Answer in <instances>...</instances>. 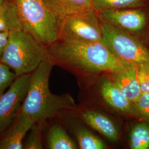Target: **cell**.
<instances>
[{
  "label": "cell",
  "instance_id": "cb8c5ba5",
  "mask_svg": "<svg viewBox=\"0 0 149 149\" xmlns=\"http://www.w3.org/2000/svg\"><path fill=\"white\" fill-rule=\"evenodd\" d=\"M8 0H0V8L2 7V6L3 5L6 1H7Z\"/></svg>",
  "mask_w": 149,
  "mask_h": 149
},
{
  "label": "cell",
  "instance_id": "2e32d148",
  "mask_svg": "<svg viewBox=\"0 0 149 149\" xmlns=\"http://www.w3.org/2000/svg\"><path fill=\"white\" fill-rule=\"evenodd\" d=\"M149 6V0H93V8L97 12Z\"/></svg>",
  "mask_w": 149,
  "mask_h": 149
},
{
  "label": "cell",
  "instance_id": "277c9868",
  "mask_svg": "<svg viewBox=\"0 0 149 149\" xmlns=\"http://www.w3.org/2000/svg\"><path fill=\"white\" fill-rule=\"evenodd\" d=\"M48 56L47 47L24 30H20L10 33L1 62L17 77L32 74Z\"/></svg>",
  "mask_w": 149,
  "mask_h": 149
},
{
  "label": "cell",
  "instance_id": "7a4b0ae2",
  "mask_svg": "<svg viewBox=\"0 0 149 149\" xmlns=\"http://www.w3.org/2000/svg\"><path fill=\"white\" fill-rule=\"evenodd\" d=\"M54 65L53 60L48 56L31 74L21 112L31 118L34 123H43L75 107L74 100L69 93L58 95L50 90L49 82Z\"/></svg>",
  "mask_w": 149,
  "mask_h": 149
},
{
  "label": "cell",
  "instance_id": "8fae6325",
  "mask_svg": "<svg viewBox=\"0 0 149 149\" xmlns=\"http://www.w3.org/2000/svg\"><path fill=\"white\" fill-rule=\"evenodd\" d=\"M100 92L103 100L113 108L123 113L138 117L132 102L124 96L111 79H107L103 82Z\"/></svg>",
  "mask_w": 149,
  "mask_h": 149
},
{
  "label": "cell",
  "instance_id": "ffe728a7",
  "mask_svg": "<svg viewBox=\"0 0 149 149\" xmlns=\"http://www.w3.org/2000/svg\"><path fill=\"white\" fill-rule=\"evenodd\" d=\"M132 104L138 117L149 123V93H142Z\"/></svg>",
  "mask_w": 149,
  "mask_h": 149
},
{
  "label": "cell",
  "instance_id": "30bf717a",
  "mask_svg": "<svg viewBox=\"0 0 149 149\" xmlns=\"http://www.w3.org/2000/svg\"><path fill=\"white\" fill-rule=\"evenodd\" d=\"M34 122L21 111L6 130L7 133L0 139V149H22L23 140Z\"/></svg>",
  "mask_w": 149,
  "mask_h": 149
},
{
  "label": "cell",
  "instance_id": "5b68a950",
  "mask_svg": "<svg viewBox=\"0 0 149 149\" xmlns=\"http://www.w3.org/2000/svg\"><path fill=\"white\" fill-rule=\"evenodd\" d=\"M101 20L102 42L117 58L138 65L149 64V48L141 38Z\"/></svg>",
  "mask_w": 149,
  "mask_h": 149
},
{
  "label": "cell",
  "instance_id": "603a6c76",
  "mask_svg": "<svg viewBox=\"0 0 149 149\" xmlns=\"http://www.w3.org/2000/svg\"><path fill=\"white\" fill-rule=\"evenodd\" d=\"M10 33V32L0 33V61L8 42Z\"/></svg>",
  "mask_w": 149,
  "mask_h": 149
},
{
  "label": "cell",
  "instance_id": "9c48e42d",
  "mask_svg": "<svg viewBox=\"0 0 149 149\" xmlns=\"http://www.w3.org/2000/svg\"><path fill=\"white\" fill-rule=\"evenodd\" d=\"M138 65L130 63L111 74V80L130 101H136L142 93L138 78Z\"/></svg>",
  "mask_w": 149,
  "mask_h": 149
},
{
  "label": "cell",
  "instance_id": "7402d4cb",
  "mask_svg": "<svg viewBox=\"0 0 149 149\" xmlns=\"http://www.w3.org/2000/svg\"><path fill=\"white\" fill-rule=\"evenodd\" d=\"M138 78L141 92L149 93V64L138 65Z\"/></svg>",
  "mask_w": 149,
  "mask_h": 149
},
{
  "label": "cell",
  "instance_id": "d6986e66",
  "mask_svg": "<svg viewBox=\"0 0 149 149\" xmlns=\"http://www.w3.org/2000/svg\"><path fill=\"white\" fill-rule=\"evenodd\" d=\"M42 123H36L29 130L30 133L26 141L23 144V148L25 149H43L42 139L41 124Z\"/></svg>",
  "mask_w": 149,
  "mask_h": 149
},
{
  "label": "cell",
  "instance_id": "44dd1931",
  "mask_svg": "<svg viewBox=\"0 0 149 149\" xmlns=\"http://www.w3.org/2000/svg\"><path fill=\"white\" fill-rule=\"evenodd\" d=\"M16 77L15 74L0 61V97L10 87Z\"/></svg>",
  "mask_w": 149,
  "mask_h": 149
},
{
  "label": "cell",
  "instance_id": "ac0fdd59",
  "mask_svg": "<svg viewBox=\"0 0 149 149\" xmlns=\"http://www.w3.org/2000/svg\"><path fill=\"white\" fill-rule=\"evenodd\" d=\"M79 147L81 149H104L107 146L101 139L85 128H80L76 132Z\"/></svg>",
  "mask_w": 149,
  "mask_h": 149
},
{
  "label": "cell",
  "instance_id": "8992f818",
  "mask_svg": "<svg viewBox=\"0 0 149 149\" xmlns=\"http://www.w3.org/2000/svg\"><path fill=\"white\" fill-rule=\"evenodd\" d=\"M59 33L62 40L102 42L101 18L93 8L66 16L60 19Z\"/></svg>",
  "mask_w": 149,
  "mask_h": 149
},
{
  "label": "cell",
  "instance_id": "e0dca14e",
  "mask_svg": "<svg viewBox=\"0 0 149 149\" xmlns=\"http://www.w3.org/2000/svg\"><path fill=\"white\" fill-rule=\"evenodd\" d=\"M130 147L132 149H149V123H138L130 133Z\"/></svg>",
  "mask_w": 149,
  "mask_h": 149
},
{
  "label": "cell",
  "instance_id": "52a82bcc",
  "mask_svg": "<svg viewBox=\"0 0 149 149\" xmlns=\"http://www.w3.org/2000/svg\"><path fill=\"white\" fill-rule=\"evenodd\" d=\"M31 74L17 76L0 97V134L8 129L21 111L27 96Z\"/></svg>",
  "mask_w": 149,
  "mask_h": 149
},
{
  "label": "cell",
  "instance_id": "9a60e30c",
  "mask_svg": "<svg viewBox=\"0 0 149 149\" xmlns=\"http://www.w3.org/2000/svg\"><path fill=\"white\" fill-rule=\"evenodd\" d=\"M47 144L48 149H78L64 128L57 124L50 128L48 133Z\"/></svg>",
  "mask_w": 149,
  "mask_h": 149
},
{
  "label": "cell",
  "instance_id": "d4e9b609",
  "mask_svg": "<svg viewBox=\"0 0 149 149\" xmlns=\"http://www.w3.org/2000/svg\"><path fill=\"white\" fill-rule=\"evenodd\" d=\"M1 134H0V137H1Z\"/></svg>",
  "mask_w": 149,
  "mask_h": 149
},
{
  "label": "cell",
  "instance_id": "5bb4252c",
  "mask_svg": "<svg viewBox=\"0 0 149 149\" xmlns=\"http://www.w3.org/2000/svg\"><path fill=\"white\" fill-rule=\"evenodd\" d=\"M23 30L15 2L8 0L0 8V33Z\"/></svg>",
  "mask_w": 149,
  "mask_h": 149
},
{
  "label": "cell",
  "instance_id": "6da1fadb",
  "mask_svg": "<svg viewBox=\"0 0 149 149\" xmlns=\"http://www.w3.org/2000/svg\"><path fill=\"white\" fill-rule=\"evenodd\" d=\"M47 49L54 63L91 74H112L130 64L117 58L102 42L60 39Z\"/></svg>",
  "mask_w": 149,
  "mask_h": 149
},
{
  "label": "cell",
  "instance_id": "ba28073f",
  "mask_svg": "<svg viewBox=\"0 0 149 149\" xmlns=\"http://www.w3.org/2000/svg\"><path fill=\"white\" fill-rule=\"evenodd\" d=\"M100 18L131 34H142L149 27V8H134L97 12Z\"/></svg>",
  "mask_w": 149,
  "mask_h": 149
},
{
  "label": "cell",
  "instance_id": "7c38bea8",
  "mask_svg": "<svg viewBox=\"0 0 149 149\" xmlns=\"http://www.w3.org/2000/svg\"><path fill=\"white\" fill-rule=\"evenodd\" d=\"M81 116L89 126L112 141H117L119 132L117 126L112 120L100 112L87 110L83 112Z\"/></svg>",
  "mask_w": 149,
  "mask_h": 149
},
{
  "label": "cell",
  "instance_id": "4fadbf2b",
  "mask_svg": "<svg viewBox=\"0 0 149 149\" xmlns=\"http://www.w3.org/2000/svg\"><path fill=\"white\" fill-rule=\"evenodd\" d=\"M61 18L93 8V0H45Z\"/></svg>",
  "mask_w": 149,
  "mask_h": 149
},
{
  "label": "cell",
  "instance_id": "3957f363",
  "mask_svg": "<svg viewBox=\"0 0 149 149\" xmlns=\"http://www.w3.org/2000/svg\"><path fill=\"white\" fill-rule=\"evenodd\" d=\"M23 29L45 47L60 39V18L45 0H14Z\"/></svg>",
  "mask_w": 149,
  "mask_h": 149
}]
</instances>
